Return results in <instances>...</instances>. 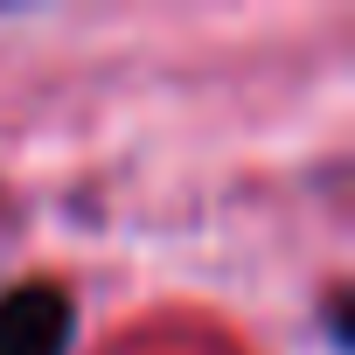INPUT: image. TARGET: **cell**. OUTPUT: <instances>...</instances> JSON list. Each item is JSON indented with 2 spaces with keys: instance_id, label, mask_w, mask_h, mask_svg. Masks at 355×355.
Returning <instances> with one entry per match:
<instances>
[{
  "instance_id": "obj_2",
  "label": "cell",
  "mask_w": 355,
  "mask_h": 355,
  "mask_svg": "<svg viewBox=\"0 0 355 355\" xmlns=\"http://www.w3.org/2000/svg\"><path fill=\"white\" fill-rule=\"evenodd\" d=\"M320 341H327L334 355H348V293H341V286H334L327 306H320Z\"/></svg>"
},
{
  "instance_id": "obj_1",
  "label": "cell",
  "mask_w": 355,
  "mask_h": 355,
  "mask_svg": "<svg viewBox=\"0 0 355 355\" xmlns=\"http://www.w3.org/2000/svg\"><path fill=\"white\" fill-rule=\"evenodd\" d=\"M77 293L63 279H21L0 293V355H70Z\"/></svg>"
}]
</instances>
